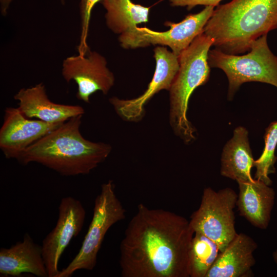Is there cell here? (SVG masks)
I'll list each match as a JSON object with an SVG mask.
<instances>
[{"mask_svg": "<svg viewBox=\"0 0 277 277\" xmlns=\"http://www.w3.org/2000/svg\"><path fill=\"white\" fill-rule=\"evenodd\" d=\"M194 233L185 217L138 204L120 243L121 276L190 277Z\"/></svg>", "mask_w": 277, "mask_h": 277, "instance_id": "1", "label": "cell"}, {"mask_svg": "<svg viewBox=\"0 0 277 277\" xmlns=\"http://www.w3.org/2000/svg\"><path fill=\"white\" fill-rule=\"evenodd\" d=\"M82 116L65 122L30 146L16 160L23 165L37 163L63 176L89 174L105 161L112 147L83 136L80 131Z\"/></svg>", "mask_w": 277, "mask_h": 277, "instance_id": "2", "label": "cell"}, {"mask_svg": "<svg viewBox=\"0 0 277 277\" xmlns=\"http://www.w3.org/2000/svg\"><path fill=\"white\" fill-rule=\"evenodd\" d=\"M277 29V0H232L217 6L203 32L215 48L230 54L250 50L252 43Z\"/></svg>", "mask_w": 277, "mask_h": 277, "instance_id": "3", "label": "cell"}, {"mask_svg": "<svg viewBox=\"0 0 277 277\" xmlns=\"http://www.w3.org/2000/svg\"><path fill=\"white\" fill-rule=\"evenodd\" d=\"M213 43V38L202 32L181 53L179 69L169 89L170 125L187 144L195 140L196 131L187 115L189 100L193 91L209 78L208 53Z\"/></svg>", "mask_w": 277, "mask_h": 277, "instance_id": "4", "label": "cell"}, {"mask_svg": "<svg viewBox=\"0 0 277 277\" xmlns=\"http://www.w3.org/2000/svg\"><path fill=\"white\" fill-rule=\"evenodd\" d=\"M249 51L243 55L228 54L216 48L209 51L210 67L221 69L227 76L229 98L245 82H259L277 87V56L268 46L267 34L255 40Z\"/></svg>", "mask_w": 277, "mask_h": 277, "instance_id": "5", "label": "cell"}, {"mask_svg": "<svg viewBox=\"0 0 277 277\" xmlns=\"http://www.w3.org/2000/svg\"><path fill=\"white\" fill-rule=\"evenodd\" d=\"M125 216L126 210L116 194L114 184L109 180L102 185L95 199L92 218L81 248L57 277H70L79 270H92L107 231Z\"/></svg>", "mask_w": 277, "mask_h": 277, "instance_id": "6", "label": "cell"}, {"mask_svg": "<svg viewBox=\"0 0 277 277\" xmlns=\"http://www.w3.org/2000/svg\"><path fill=\"white\" fill-rule=\"evenodd\" d=\"M238 194L230 188L218 191L210 187L204 189L201 203L189 222L194 232H199L214 241L223 251L238 233L234 209Z\"/></svg>", "mask_w": 277, "mask_h": 277, "instance_id": "7", "label": "cell"}, {"mask_svg": "<svg viewBox=\"0 0 277 277\" xmlns=\"http://www.w3.org/2000/svg\"><path fill=\"white\" fill-rule=\"evenodd\" d=\"M214 8L206 6L201 12L189 14L177 23L167 22L165 25L170 28L164 32L137 27L121 34L119 41L124 48L145 47L150 45L167 46L179 56L196 36L203 32L205 26L214 11Z\"/></svg>", "mask_w": 277, "mask_h": 277, "instance_id": "8", "label": "cell"}, {"mask_svg": "<svg viewBox=\"0 0 277 277\" xmlns=\"http://www.w3.org/2000/svg\"><path fill=\"white\" fill-rule=\"evenodd\" d=\"M86 214L85 209L78 200L70 196L61 199L56 224L41 245L48 277H57L61 256L72 239L82 230Z\"/></svg>", "mask_w": 277, "mask_h": 277, "instance_id": "9", "label": "cell"}, {"mask_svg": "<svg viewBox=\"0 0 277 277\" xmlns=\"http://www.w3.org/2000/svg\"><path fill=\"white\" fill-rule=\"evenodd\" d=\"M107 65L103 55L89 50L85 55L78 54L64 59L62 74L67 83L74 81L77 84L76 97L89 103L92 94L100 91L107 94L114 85V75Z\"/></svg>", "mask_w": 277, "mask_h": 277, "instance_id": "10", "label": "cell"}, {"mask_svg": "<svg viewBox=\"0 0 277 277\" xmlns=\"http://www.w3.org/2000/svg\"><path fill=\"white\" fill-rule=\"evenodd\" d=\"M156 61L155 72L146 90L140 96L123 100L117 97L109 98V102L117 114L123 120L136 122L145 115V106L156 93L169 90L179 69L178 56L166 48L159 46L154 50Z\"/></svg>", "mask_w": 277, "mask_h": 277, "instance_id": "11", "label": "cell"}, {"mask_svg": "<svg viewBox=\"0 0 277 277\" xmlns=\"http://www.w3.org/2000/svg\"><path fill=\"white\" fill-rule=\"evenodd\" d=\"M64 123L31 120L18 108L7 107L0 129V148L6 158L16 160L30 146Z\"/></svg>", "mask_w": 277, "mask_h": 277, "instance_id": "12", "label": "cell"}, {"mask_svg": "<svg viewBox=\"0 0 277 277\" xmlns=\"http://www.w3.org/2000/svg\"><path fill=\"white\" fill-rule=\"evenodd\" d=\"M13 97L18 101L17 108L25 117L36 118L48 123H64L85 113L84 109L79 105L60 104L51 101L42 83L21 89Z\"/></svg>", "mask_w": 277, "mask_h": 277, "instance_id": "13", "label": "cell"}, {"mask_svg": "<svg viewBox=\"0 0 277 277\" xmlns=\"http://www.w3.org/2000/svg\"><path fill=\"white\" fill-rule=\"evenodd\" d=\"M25 273L38 277H48L42 246L35 243L27 233L22 241L9 248L0 249L1 276H20Z\"/></svg>", "mask_w": 277, "mask_h": 277, "instance_id": "14", "label": "cell"}, {"mask_svg": "<svg viewBox=\"0 0 277 277\" xmlns=\"http://www.w3.org/2000/svg\"><path fill=\"white\" fill-rule=\"evenodd\" d=\"M258 248L254 240L238 233L219 255L206 277H246L255 264L254 252Z\"/></svg>", "mask_w": 277, "mask_h": 277, "instance_id": "15", "label": "cell"}, {"mask_svg": "<svg viewBox=\"0 0 277 277\" xmlns=\"http://www.w3.org/2000/svg\"><path fill=\"white\" fill-rule=\"evenodd\" d=\"M238 184L239 192L236 207L240 215L253 226L266 229L274 203V190L264 182L255 179L252 182Z\"/></svg>", "mask_w": 277, "mask_h": 277, "instance_id": "16", "label": "cell"}, {"mask_svg": "<svg viewBox=\"0 0 277 277\" xmlns=\"http://www.w3.org/2000/svg\"><path fill=\"white\" fill-rule=\"evenodd\" d=\"M254 160L250 148L248 131L237 127L226 144L221 157V174L238 182H252L251 169Z\"/></svg>", "mask_w": 277, "mask_h": 277, "instance_id": "17", "label": "cell"}, {"mask_svg": "<svg viewBox=\"0 0 277 277\" xmlns=\"http://www.w3.org/2000/svg\"><path fill=\"white\" fill-rule=\"evenodd\" d=\"M101 3L106 10V24L114 33L121 34L148 21L150 7L131 0H103Z\"/></svg>", "mask_w": 277, "mask_h": 277, "instance_id": "18", "label": "cell"}, {"mask_svg": "<svg viewBox=\"0 0 277 277\" xmlns=\"http://www.w3.org/2000/svg\"><path fill=\"white\" fill-rule=\"evenodd\" d=\"M220 253L214 241L201 232H195L189 251L190 277H206Z\"/></svg>", "mask_w": 277, "mask_h": 277, "instance_id": "19", "label": "cell"}, {"mask_svg": "<svg viewBox=\"0 0 277 277\" xmlns=\"http://www.w3.org/2000/svg\"><path fill=\"white\" fill-rule=\"evenodd\" d=\"M265 147L261 156L254 161L256 168L254 179L270 185L269 174L275 172L274 164L276 161L275 150L277 145V121L271 123L266 130L264 135Z\"/></svg>", "mask_w": 277, "mask_h": 277, "instance_id": "20", "label": "cell"}, {"mask_svg": "<svg viewBox=\"0 0 277 277\" xmlns=\"http://www.w3.org/2000/svg\"><path fill=\"white\" fill-rule=\"evenodd\" d=\"M103 0H80V16L81 21V34L80 43L77 46L78 54L85 55L90 50L87 44L89 24L92 11L94 6Z\"/></svg>", "mask_w": 277, "mask_h": 277, "instance_id": "21", "label": "cell"}, {"mask_svg": "<svg viewBox=\"0 0 277 277\" xmlns=\"http://www.w3.org/2000/svg\"><path fill=\"white\" fill-rule=\"evenodd\" d=\"M222 0H169L171 6L187 7L188 10L195 6L203 5L206 6H217Z\"/></svg>", "mask_w": 277, "mask_h": 277, "instance_id": "22", "label": "cell"}, {"mask_svg": "<svg viewBox=\"0 0 277 277\" xmlns=\"http://www.w3.org/2000/svg\"><path fill=\"white\" fill-rule=\"evenodd\" d=\"M13 0H0V11L3 16L7 14L9 7Z\"/></svg>", "mask_w": 277, "mask_h": 277, "instance_id": "23", "label": "cell"}, {"mask_svg": "<svg viewBox=\"0 0 277 277\" xmlns=\"http://www.w3.org/2000/svg\"><path fill=\"white\" fill-rule=\"evenodd\" d=\"M273 257L275 262L277 264V250L273 252Z\"/></svg>", "mask_w": 277, "mask_h": 277, "instance_id": "24", "label": "cell"}, {"mask_svg": "<svg viewBox=\"0 0 277 277\" xmlns=\"http://www.w3.org/2000/svg\"><path fill=\"white\" fill-rule=\"evenodd\" d=\"M60 2L61 3V4L63 5H64L65 4V0H60Z\"/></svg>", "mask_w": 277, "mask_h": 277, "instance_id": "25", "label": "cell"}]
</instances>
